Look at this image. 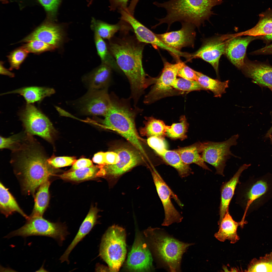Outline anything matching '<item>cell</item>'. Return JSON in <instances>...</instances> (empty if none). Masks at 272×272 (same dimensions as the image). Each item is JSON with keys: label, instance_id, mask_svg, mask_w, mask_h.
<instances>
[{"label": "cell", "instance_id": "f35d334b", "mask_svg": "<svg viewBox=\"0 0 272 272\" xmlns=\"http://www.w3.org/2000/svg\"><path fill=\"white\" fill-rule=\"evenodd\" d=\"M28 53L39 54L54 50V46L39 40H34L27 42L21 47Z\"/></svg>", "mask_w": 272, "mask_h": 272}, {"label": "cell", "instance_id": "83f0119b", "mask_svg": "<svg viewBox=\"0 0 272 272\" xmlns=\"http://www.w3.org/2000/svg\"><path fill=\"white\" fill-rule=\"evenodd\" d=\"M55 92L54 89L45 87L31 86L22 88L4 93H17L22 96L27 104H31L41 101L46 97L49 96Z\"/></svg>", "mask_w": 272, "mask_h": 272}, {"label": "cell", "instance_id": "2e32d148", "mask_svg": "<svg viewBox=\"0 0 272 272\" xmlns=\"http://www.w3.org/2000/svg\"><path fill=\"white\" fill-rule=\"evenodd\" d=\"M153 259L147 244L140 234L137 236L129 253L126 264L131 271H147L151 270Z\"/></svg>", "mask_w": 272, "mask_h": 272}, {"label": "cell", "instance_id": "5bb4252c", "mask_svg": "<svg viewBox=\"0 0 272 272\" xmlns=\"http://www.w3.org/2000/svg\"><path fill=\"white\" fill-rule=\"evenodd\" d=\"M118 11L121 15V20L131 26L135 33L136 38L139 42L149 44L155 47L166 50L176 58L183 56V52L173 49L165 45L158 37L156 34L140 23L126 9H120Z\"/></svg>", "mask_w": 272, "mask_h": 272}, {"label": "cell", "instance_id": "ac0fdd59", "mask_svg": "<svg viewBox=\"0 0 272 272\" xmlns=\"http://www.w3.org/2000/svg\"><path fill=\"white\" fill-rule=\"evenodd\" d=\"M115 151L119 155L120 160L115 164L103 165L104 176L108 175L113 177L118 176L136 166L142 160L139 152L130 148L122 147Z\"/></svg>", "mask_w": 272, "mask_h": 272}, {"label": "cell", "instance_id": "5b68a950", "mask_svg": "<svg viewBox=\"0 0 272 272\" xmlns=\"http://www.w3.org/2000/svg\"><path fill=\"white\" fill-rule=\"evenodd\" d=\"M162 232L159 229L149 227L144 234L157 257L170 271H179L183 255L192 244L180 241Z\"/></svg>", "mask_w": 272, "mask_h": 272}, {"label": "cell", "instance_id": "7a4b0ae2", "mask_svg": "<svg viewBox=\"0 0 272 272\" xmlns=\"http://www.w3.org/2000/svg\"><path fill=\"white\" fill-rule=\"evenodd\" d=\"M110 107L104 116L103 123L106 127L119 133L129 142L143 154L145 151L141 139L137 132L135 118L142 109L136 107L133 108L128 98H120L114 93L110 94Z\"/></svg>", "mask_w": 272, "mask_h": 272}, {"label": "cell", "instance_id": "6da1fadb", "mask_svg": "<svg viewBox=\"0 0 272 272\" xmlns=\"http://www.w3.org/2000/svg\"><path fill=\"white\" fill-rule=\"evenodd\" d=\"M144 43L137 39L124 37L110 41L108 49L120 69L123 72L130 84L131 95L136 105L145 90L152 84V78H147L142 59Z\"/></svg>", "mask_w": 272, "mask_h": 272}, {"label": "cell", "instance_id": "4316f807", "mask_svg": "<svg viewBox=\"0 0 272 272\" xmlns=\"http://www.w3.org/2000/svg\"><path fill=\"white\" fill-rule=\"evenodd\" d=\"M257 23L252 28L235 34L236 36L258 37L272 33V8H269L259 14Z\"/></svg>", "mask_w": 272, "mask_h": 272}, {"label": "cell", "instance_id": "6f0895ef", "mask_svg": "<svg viewBox=\"0 0 272 272\" xmlns=\"http://www.w3.org/2000/svg\"><path fill=\"white\" fill-rule=\"evenodd\" d=\"M139 0H131V2L133 4L137 5Z\"/></svg>", "mask_w": 272, "mask_h": 272}, {"label": "cell", "instance_id": "f546056e", "mask_svg": "<svg viewBox=\"0 0 272 272\" xmlns=\"http://www.w3.org/2000/svg\"><path fill=\"white\" fill-rule=\"evenodd\" d=\"M195 72L196 76V81L205 90L211 91L214 97H221L226 92V89L228 87L229 80L221 82L195 70Z\"/></svg>", "mask_w": 272, "mask_h": 272}, {"label": "cell", "instance_id": "9a60e30c", "mask_svg": "<svg viewBox=\"0 0 272 272\" xmlns=\"http://www.w3.org/2000/svg\"><path fill=\"white\" fill-rule=\"evenodd\" d=\"M183 63L180 60L175 64L164 61L161 75L158 78L155 79V84L145 96L144 103H151L171 91L173 84L177 78L178 71Z\"/></svg>", "mask_w": 272, "mask_h": 272}, {"label": "cell", "instance_id": "d590c367", "mask_svg": "<svg viewBox=\"0 0 272 272\" xmlns=\"http://www.w3.org/2000/svg\"><path fill=\"white\" fill-rule=\"evenodd\" d=\"M94 39L97 53L102 63L109 65L112 69H120L115 59L107 48L106 44L103 38L95 33Z\"/></svg>", "mask_w": 272, "mask_h": 272}, {"label": "cell", "instance_id": "8d00e7d4", "mask_svg": "<svg viewBox=\"0 0 272 272\" xmlns=\"http://www.w3.org/2000/svg\"><path fill=\"white\" fill-rule=\"evenodd\" d=\"M188 124L184 116L181 117L180 122L174 123L171 126H168L166 135L171 138L183 140L187 137L186 133Z\"/></svg>", "mask_w": 272, "mask_h": 272}, {"label": "cell", "instance_id": "7402d4cb", "mask_svg": "<svg viewBox=\"0 0 272 272\" xmlns=\"http://www.w3.org/2000/svg\"><path fill=\"white\" fill-rule=\"evenodd\" d=\"M251 165L250 164H244L241 165L232 178L224 183L221 188L220 202L219 207V225L228 210L229 206L234 195L237 185L239 183V179L241 174Z\"/></svg>", "mask_w": 272, "mask_h": 272}, {"label": "cell", "instance_id": "f6af8a7d", "mask_svg": "<svg viewBox=\"0 0 272 272\" xmlns=\"http://www.w3.org/2000/svg\"><path fill=\"white\" fill-rule=\"evenodd\" d=\"M177 76L185 79L196 81V76L195 70L186 65L184 62L178 71Z\"/></svg>", "mask_w": 272, "mask_h": 272}, {"label": "cell", "instance_id": "836d02e7", "mask_svg": "<svg viewBox=\"0 0 272 272\" xmlns=\"http://www.w3.org/2000/svg\"><path fill=\"white\" fill-rule=\"evenodd\" d=\"M161 156L166 163L176 170L181 178L187 177L192 173L189 165L183 161L175 150H167Z\"/></svg>", "mask_w": 272, "mask_h": 272}, {"label": "cell", "instance_id": "9f6ffc18", "mask_svg": "<svg viewBox=\"0 0 272 272\" xmlns=\"http://www.w3.org/2000/svg\"><path fill=\"white\" fill-rule=\"evenodd\" d=\"M261 39L266 43H268L272 41V33L269 35L261 36Z\"/></svg>", "mask_w": 272, "mask_h": 272}, {"label": "cell", "instance_id": "484cf974", "mask_svg": "<svg viewBox=\"0 0 272 272\" xmlns=\"http://www.w3.org/2000/svg\"><path fill=\"white\" fill-rule=\"evenodd\" d=\"M203 148V143L198 142L189 146L180 148L175 150L185 163L188 165L195 163L203 169L211 171L200 154L202 152Z\"/></svg>", "mask_w": 272, "mask_h": 272}, {"label": "cell", "instance_id": "74e56055", "mask_svg": "<svg viewBox=\"0 0 272 272\" xmlns=\"http://www.w3.org/2000/svg\"><path fill=\"white\" fill-rule=\"evenodd\" d=\"M248 272H272V256L267 254L259 259H254L250 262Z\"/></svg>", "mask_w": 272, "mask_h": 272}, {"label": "cell", "instance_id": "f907efd6", "mask_svg": "<svg viewBox=\"0 0 272 272\" xmlns=\"http://www.w3.org/2000/svg\"><path fill=\"white\" fill-rule=\"evenodd\" d=\"M251 54L255 55H272V43L254 51Z\"/></svg>", "mask_w": 272, "mask_h": 272}, {"label": "cell", "instance_id": "d6a6232c", "mask_svg": "<svg viewBox=\"0 0 272 272\" xmlns=\"http://www.w3.org/2000/svg\"><path fill=\"white\" fill-rule=\"evenodd\" d=\"M100 165L93 166L70 171L58 176L64 180L73 181H82L92 179L99 176Z\"/></svg>", "mask_w": 272, "mask_h": 272}, {"label": "cell", "instance_id": "52a82bcc", "mask_svg": "<svg viewBox=\"0 0 272 272\" xmlns=\"http://www.w3.org/2000/svg\"><path fill=\"white\" fill-rule=\"evenodd\" d=\"M126 232L117 225L109 227L101 241L99 256L108 265L110 271H118L126 253Z\"/></svg>", "mask_w": 272, "mask_h": 272}, {"label": "cell", "instance_id": "30bf717a", "mask_svg": "<svg viewBox=\"0 0 272 272\" xmlns=\"http://www.w3.org/2000/svg\"><path fill=\"white\" fill-rule=\"evenodd\" d=\"M239 137V135L237 134L224 141H207L203 143L201 158L205 162L214 167L216 174L224 176V170L227 160L231 156L236 157L231 152L230 148L237 144Z\"/></svg>", "mask_w": 272, "mask_h": 272}, {"label": "cell", "instance_id": "681fc988", "mask_svg": "<svg viewBox=\"0 0 272 272\" xmlns=\"http://www.w3.org/2000/svg\"><path fill=\"white\" fill-rule=\"evenodd\" d=\"M105 159L106 164L108 165L116 164L120 160L119 155L115 151L105 152Z\"/></svg>", "mask_w": 272, "mask_h": 272}, {"label": "cell", "instance_id": "c3c4849f", "mask_svg": "<svg viewBox=\"0 0 272 272\" xmlns=\"http://www.w3.org/2000/svg\"><path fill=\"white\" fill-rule=\"evenodd\" d=\"M93 166V163L90 160L87 158H81L76 161L73 164L70 171L90 167Z\"/></svg>", "mask_w": 272, "mask_h": 272}, {"label": "cell", "instance_id": "bcb514c9", "mask_svg": "<svg viewBox=\"0 0 272 272\" xmlns=\"http://www.w3.org/2000/svg\"><path fill=\"white\" fill-rule=\"evenodd\" d=\"M94 0H87L88 2V5L91 4ZM129 0H109L110 6H109L111 11H114L117 9H127V3Z\"/></svg>", "mask_w": 272, "mask_h": 272}, {"label": "cell", "instance_id": "816d5d0a", "mask_svg": "<svg viewBox=\"0 0 272 272\" xmlns=\"http://www.w3.org/2000/svg\"><path fill=\"white\" fill-rule=\"evenodd\" d=\"M93 162L98 165L106 164L105 159V152H100L95 154L93 158Z\"/></svg>", "mask_w": 272, "mask_h": 272}, {"label": "cell", "instance_id": "8992f818", "mask_svg": "<svg viewBox=\"0 0 272 272\" xmlns=\"http://www.w3.org/2000/svg\"><path fill=\"white\" fill-rule=\"evenodd\" d=\"M241 189L240 203L244 211L240 222L242 227L248 212L257 210L272 197V175L267 174L260 177H252L244 184Z\"/></svg>", "mask_w": 272, "mask_h": 272}, {"label": "cell", "instance_id": "94428289", "mask_svg": "<svg viewBox=\"0 0 272 272\" xmlns=\"http://www.w3.org/2000/svg\"><path fill=\"white\" fill-rule=\"evenodd\" d=\"M269 88L270 90L272 92V87H269Z\"/></svg>", "mask_w": 272, "mask_h": 272}, {"label": "cell", "instance_id": "1f68e13d", "mask_svg": "<svg viewBox=\"0 0 272 272\" xmlns=\"http://www.w3.org/2000/svg\"><path fill=\"white\" fill-rule=\"evenodd\" d=\"M50 185V182L48 180L39 187L35 196L34 207L30 216H42L49 204Z\"/></svg>", "mask_w": 272, "mask_h": 272}, {"label": "cell", "instance_id": "7bdbcfd3", "mask_svg": "<svg viewBox=\"0 0 272 272\" xmlns=\"http://www.w3.org/2000/svg\"><path fill=\"white\" fill-rule=\"evenodd\" d=\"M147 142L148 145L160 156L167 150L163 138L156 136L150 137L147 139Z\"/></svg>", "mask_w": 272, "mask_h": 272}, {"label": "cell", "instance_id": "6125c7cd", "mask_svg": "<svg viewBox=\"0 0 272 272\" xmlns=\"http://www.w3.org/2000/svg\"><path fill=\"white\" fill-rule=\"evenodd\" d=\"M271 254L272 256V252L271 253Z\"/></svg>", "mask_w": 272, "mask_h": 272}, {"label": "cell", "instance_id": "11a10c76", "mask_svg": "<svg viewBox=\"0 0 272 272\" xmlns=\"http://www.w3.org/2000/svg\"><path fill=\"white\" fill-rule=\"evenodd\" d=\"M55 108L60 115L66 116L69 117H72L73 118L74 117H73V116L71 115L70 114L68 113H67L66 112L59 107H56Z\"/></svg>", "mask_w": 272, "mask_h": 272}, {"label": "cell", "instance_id": "ee69618b", "mask_svg": "<svg viewBox=\"0 0 272 272\" xmlns=\"http://www.w3.org/2000/svg\"><path fill=\"white\" fill-rule=\"evenodd\" d=\"M20 141L19 135H15L8 138L1 136L0 149H14L19 145Z\"/></svg>", "mask_w": 272, "mask_h": 272}, {"label": "cell", "instance_id": "8fae6325", "mask_svg": "<svg viewBox=\"0 0 272 272\" xmlns=\"http://www.w3.org/2000/svg\"><path fill=\"white\" fill-rule=\"evenodd\" d=\"M108 88L89 89L74 102L79 113L84 115L105 116L110 107L111 100Z\"/></svg>", "mask_w": 272, "mask_h": 272}, {"label": "cell", "instance_id": "7dc6e473", "mask_svg": "<svg viewBox=\"0 0 272 272\" xmlns=\"http://www.w3.org/2000/svg\"><path fill=\"white\" fill-rule=\"evenodd\" d=\"M46 11L53 12L56 10L60 0H38Z\"/></svg>", "mask_w": 272, "mask_h": 272}, {"label": "cell", "instance_id": "44dd1931", "mask_svg": "<svg viewBox=\"0 0 272 272\" xmlns=\"http://www.w3.org/2000/svg\"><path fill=\"white\" fill-rule=\"evenodd\" d=\"M241 69L244 74L258 84L272 87V66L257 61H252L245 57Z\"/></svg>", "mask_w": 272, "mask_h": 272}, {"label": "cell", "instance_id": "60d3db41", "mask_svg": "<svg viewBox=\"0 0 272 272\" xmlns=\"http://www.w3.org/2000/svg\"><path fill=\"white\" fill-rule=\"evenodd\" d=\"M28 53L21 47L13 51L8 56L10 63V70L18 69L27 56Z\"/></svg>", "mask_w": 272, "mask_h": 272}, {"label": "cell", "instance_id": "680465c9", "mask_svg": "<svg viewBox=\"0 0 272 272\" xmlns=\"http://www.w3.org/2000/svg\"><path fill=\"white\" fill-rule=\"evenodd\" d=\"M231 271H237V269L235 268H232Z\"/></svg>", "mask_w": 272, "mask_h": 272}, {"label": "cell", "instance_id": "cb8c5ba5", "mask_svg": "<svg viewBox=\"0 0 272 272\" xmlns=\"http://www.w3.org/2000/svg\"><path fill=\"white\" fill-rule=\"evenodd\" d=\"M98 210L96 207H92L81 224L75 237L69 246L60 260L61 262L69 261L68 258L70 254L77 244L91 231L97 222V214Z\"/></svg>", "mask_w": 272, "mask_h": 272}, {"label": "cell", "instance_id": "d4e9b609", "mask_svg": "<svg viewBox=\"0 0 272 272\" xmlns=\"http://www.w3.org/2000/svg\"><path fill=\"white\" fill-rule=\"evenodd\" d=\"M219 225L218 232L214 236L219 241L224 242L226 240L230 241L232 244H234L240 239L237 234L238 227L240 225V223L233 220L229 213L227 211Z\"/></svg>", "mask_w": 272, "mask_h": 272}, {"label": "cell", "instance_id": "ab89813d", "mask_svg": "<svg viewBox=\"0 0 272 272\" xmlns=\"http://www.w3.org/2000/svg\"><path fill=\"white\" fill-rule=\"evenodd\" d=\"M172 87L179 90L187 92L205 90L197 81L182 78H177L173 84Z\"/></svg>", "mask_w": 272, "mask_h": 272}, {"label": "cell", "instance_id": "e575fe53", "mask_svg": "<svg viewBox=\"0 0 272 272\" xmlns=\"http://www.w3.org/2000/svg\"><path fill=\"white\" fill-rule=\"evenodd\" d=\"M145 126L140 130L142 135L148 138L154 136L163 138L166 135L168 126L163 121L152 117H145Z\"/></svg>", "mask_w": 272, "mask_h": 272}, {"label": "cell", "instance_id": "d6986e66", "mask_svg": "<svg viewBox=\"0 0 272 272\" xmlns=\"http://www.w3.org/2000/svg\"><path fill=\"white\" fill-rule=\"evenodd\" d=\"M259 39H261V36L232 37L227 43L224 54L234 65L241 69L244 63L248 45L253 41Z\"/></svg>", "mask_w": 272, "mask_h": 272}, {"label": "cell", "instance_id": "ffe728a7", "mask_svg": "<svg viewBox=\"0 0 272 272\" xmlns=\"http://www.w3.org/2000/svg\"><path fill=\"white\" fill-rule=\"evenodd\" d=\"M63 36V30L60 26L52 23H47L38 27L20 42H27L39 40L57 48L62 42Z\"/></svg>", "mask_w": 272, "mask_h": 272}, {"label": "cell", "instance_id": "e0dca14e", "mask_svg": "<svg viewBox=\"0 0 272 272\" xmlns=\"http://www.w3.org/2000/svg\"><path fill=\"white\" fill-rule=\"evenodd\" d=\"M181 23L182 27L179 30L156 34L165 45L179 51L184 47H193L196 36L194 25L187 22Z\"/></svg>", "mask_w": 272, "mask_h": 272}, {"label": "cell", "instance_id": "db71d44e", "mask_svg": "<svg viewBox=\"0 0 272 272\" xmlns=\"http://www.w3.org/2000/svg\"><path fill=\"white\" fill-rule=\"evenodd\" d=\"M96 270L97 271H110L109 267L99 264H97L96 266Z\"/></svg>", "mask_w": 272, "mask_h": 272}, {"label": "cell", "instance_id": "b9f144b4", "mask_svg": "<svg viewBox=\"0 0 272 272\" xmlns=\"http://www.w3.org/2000/svg\"><path fill=\"white\" fill-rule=\"evenodd\" d=\"M74 157L52 156L47 159L48 163L53 167L58 168L71 165L76 161Z\"/></svg>", "mask_w": 272, "mask_h": 272}, {"label": "cell", "instance_id": "3957f363", "mask_svg": "<svg viewBox=\"0 0 272 272\" xmlns=\"http://www.w3.org/2000/svg\"><path fill=\"white\" fill-rule=\"evenodd\" d=\"M223 0H169L163 3L155 2L157 7L165 8L167 14L157 19L159 23L155 27L164 23L168 24V30L176 21L187 22L199 27L213 14L212 8L221 4Z\"/></svg>", "mask_w": 272, "mask_h": 272}, {"label": "cell", "instance_id": "277c9868", "mask_svg": "<svg viewBox=\"0 0 272 272\" xmlns=\"http://www.w3.org/2000/svg\"><path fill=\"white\" fill-rule=\"evenodd\" d=\"M20 155L17 174L23 191L33 195L36 190L53 175L55 171L43 154L36 148L28 147Z\"/></svg>", "mask_w": 272, "mask_h": 272}, {"label": "cell", "instance_id": "4dcf8cb0", "mask_svg": "<svg viewBox=\"0 0 272 272\" xmlns=\"http://www.w3.org/2000/svg\"><path fill=\"white\" fill-rule=\"evenodd\" d=\"M127 23L121 20L120 21L115 24H111L98 20L92 19L91 28L102 38L110 40L118 30L127 26Z\"/></svg>", "mask_w": 272, "mask_h": 272}, {"label": "cell", "instance_id": "91938a15", "mask_svg": "<svg viewBox=\"0 0 272 272\" xmlns=\"http://www.w3.org/2000/svg\"><path fill=\"white\" fill-rule=\"evenodd\" d=\"M223 269L225 271H229L227 269V267L225 266H223Z\"/></svg>", "mask_w": 272, "mask_h": 272}, {"label": "cell", "instance_id": "603a6c76", "mask_svg": "<svg viewBox=\"0 0 272 272\" xmlns=\"http://www.w3.org/2000/svg\"><path fill=\"white\" fill-rule=\"evenodd\" d=\"M112 69L109 65L102 63L99 66L83 77L82 81L88 89L108 88Z\"/></svg>", "mask_w": 272, "mask_h": 272}, {"label": "cell", "instance_id": "f5cc1de1", "mask_svg": "<svg viewBox=\"0 0 272 272\" xmlns=\"http://www.w3.org/2000/svg\"><path fill=\"white\" fill-rule=\"evenodd\" d=\"M3 63L2 62H1L0 74L2 75H7L11 77H14V74L10 72L9 71L5 68L3 65Z\"/></svg>", "mask_w": 272, "mask_h": 272}, {"label": "cell", "instance_id": "ba28073f", "mask_svg": "<svg viewBox=\"0 0 272 272\" xmlns=\"http://www.w3.org/2000/svg\"><path fill=\"white\" fill-rule=\"evenodd\" d=\"M66 226L59 223H53L42 216L29 217L24 225L11 232L6 238L15 236L26 237L33 235L45 236L52 237L61 243L68 234Z\"/></svg>", "mask_w": 272, "mask_h": 272}, {"label": "cell", "instance_id": "f1b7e54d", "mask_svg": "<svg viewBox=\"0 0 272 272\" xmlns=\"http://www.w3.org/2000/svg\"><path fill=\"white\" fill-rule=\"evenodd\" d=\"M0 208L2 213L7 217L15 212L19 213L27 220L29 217L20 208L14 198L1 182L0 183Z\"/></svg>", "mask_w": 272, "mask_h": 272}, {"label": "cell", "instance_id": "4fadbf2b", "mask_svg": "<svg viewBox=\"0 0 272 272\" xmlns=\"http://www.w3.org/2000/svg\"><path fill=\"white\" fill-rule=\"evenodd\" d=\"M232 36L223 35L206 40L198 50L190 54L187 61L194 58L201 59L210 64L218 74L220 59L225 54L227 43Z\"/></svg>", "mask_w": 272, "mask_h": 272}, {"label": "cell", "instance_id": "7c38bea8", "mask_svg": "<svg viewBox=\"0 0 272 272\" xmlns=\"http://www.w3.org/2000/svg\"><path fill=\"white\" fill-rule=\"evenodd\" d=\"M152 174L164 211L165 217L162 225L167 226L173 223L181 222L183 218L175 208L171 198H173L180 207H182L183 205L155 170L152 171Z\"/></svg>", "mask_w": 272, "mask_h": 272}, {"label": "cell", "instance_id": "9c48e42d", "mask_svg": "<svg viewBox=\"0 0 272 272\" xmlns=\"http://www.w3.org/2000/svg\"><path fill=\"white\" fill-rule=\"evenodd\" d=\"M19 115L28 133L52 142L55 133L53 125L48 117L35 106L27 104Z\"/></svg>", "mask_w": 272, "mask_h": 272}]
</instances>
